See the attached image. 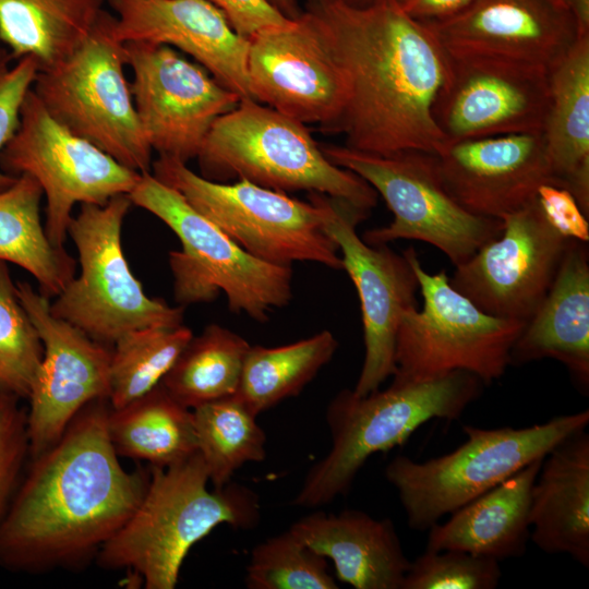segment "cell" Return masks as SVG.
<instances>
[{
  "label": "cell",
  "instance_id": "1",
  "mask_svg": "<svg viewBox=\"0 0 589 589\" xmlns=\"http://www.w3.org/2000/svg\"><path fill=\"white\" fill-rule=\"evenodd\" d=\"M107 399L86 405L29 458L0 524V566L41 574L96 557L143 498L151 471H127L110 441Z\"/></svg>",
  "mask_w": 589,
  "mask_h": 589
},
{
  "label": "cell",
  "instance_id": "2",
  "mask_svg": "<svg viewBox=\"0 0 589 589\" xmlns=\"http://www.w3.org/2000/svg\"><path fill=\"white\" fill-rule=\"evenodd\" d=\"M304 11L345 77L347 100L334 129L346 134L345 146L382 155L438 154L446 142L432 109L448 61L432 31L396 0L361 8L306 0Z\"/></svg>",
  "mask_w": 589,
  "mask_h": 589
},
{
  "label": "cell",
  "instance_id": "3",
  "mask_svg": "<svg viewBox=\"0 0 589 589\" xmlns=\"http://www.w3.org/2000/svg\"><path fill=\"white\" fill-rule=\"evenodd\" d=\"M208 482L199 452L168 467L151 466L143 498L99 550L98 566L132 572L146 589H173L190 549L214 528L259 522L260 501L251 489L230 481L211 491Z\"/></svg>",
  "mask_w": 589,
  "mask_h": 589
},
{
  "label": "cell",
  "instance_id": "4",
  "mask_svg": "<svg viewBox=\"0 0 589 589\" xmlns=\"http://www.w3.org/2000/svg\"><path fill=\"white\" fill-rule=\"evenodd\" d=\"M482 386L476 375L454 371L421 382L393 381L365 396L340 390L326 410L332 448L309 470L293 504L315 508L345 494L369 457L401 446L430 420L459 419Z\"/></svg>",
  "mask_w": 589,
  "mask_h": 589
},
{
  "label": "cell",
  "instance_id": "5",
  "mask_svg": "<svg viewBox=\"0 0 589 589\" xmlns=\"http://www.w3.org/2000/svg\"><path fill=\"white\" fill-rule=\"evenodd\" d=\"M196 157L202 177L212 181L317 192L366 211L377 203L365 180L326 158L304 123L252 98L214 121Z\"/></svg>",
  "mask_w": 589,
  "mask_h": 589
},
{
  "label": "cell",
  "instance_id": "6",
  "mask_svg": "<svg viewBox=\"0 0 589 589\" xmlns=\"http://www.w3.org/2000/svg\"><path fill=\"white\" fill-rule=\"evenodd\" d=\"M128 195L132 204L164 221L181 242L180 251L169 252L178 305L211 302L224 291L231 312L266 322L271 312L290 302L291 266L248 253L153 173H141Z\"/></svg>",
  "mask_w": 589,
  "mask_h": 589
},
{
  "label": "cell",
  "instance_id": "7",
  "mask_svg": "<svg viewBox=\"0 0 589 589\" xmlns=\"http://www.w3.org/2000/svg\"><path fill=\"white\" fill-rule=\"evenodd\" d=\"M589 423V410L554 417L527 428L464 425L467 440L455 450L422 461L397 456L385 468L408 526L424 531L447 514L544 458L568 435Z\"/></svg>",
  "mask_w": 589,
  "mask_h": 589
},
{
  "label": "cell",
  "instance_id": "8",
  "mask_svg": "<svg viewBox=\"0 0 589 589\" xmlns=\"http://www.w3.org/2000/svg\"><path fill=\"white\" fill-rule=\"evenodd\" d=\"M402 254L418 278L423 306L401 315L393 381L421 382L454 371L469 372L483 384L501 378L526 322L482 311L450 285L446 271L425 272L413 247Z\"/></svg>",
  "mask_w": 589,
  "mask_h": 589
},
{
  "label": "cell",
  "instance_id": "9",
  "mask_svg": "<svg viewBox=\"0 0 589 589\" xmlns=\"http://www.w3.org/2000/svg\"><path fill=\"white\" fill-rule=\"evenodd\" d=\"M131 204L128 194L103 205L81 204L68 228L79 253L80 274L50 303L55 316L107 346L134 329L178 326L183 321L184 306L148 297L130 269L121 230Z\"/></svg>",
  "mask_w": 589,
  "mask_h": 589
},
{
  "label": "cell",
  "instance_id": "10",
  "mask_svg": "<svg viewBox=\"0 0 589 589\" xmlns=\"http://www.w3.org/2000/svg\"><path fill=\"white\" fill-rule=\"evenodd\" d=\"M152 170L254 257L280 266L315 262L344 269L339 249L323 227L324 209L313 196L306 203L247 180L212 181L164 156Z\"/></svg>",
  "mask_w": 589,
  "mask_h": 589
},
{
  "label": "cell",
  "instance_id": "11",
  "mask_svg": "<svg viewBox=\"0 0 589 589\" xmlns=\"http://www.w3.org/2000/svg\"><path fill=\"white\" fill-rule=\"evenodd\" d=\"M104 11L85 43L60 63L39 70L32 89L50 116L121 165L151 172L152 153L124 75V46Z\"/></svg>",
  "mask_w": 589,
  "mask_h": 589
},
{
  "label": "cell",
  "instance_id": "12",
  "mask_svg": "<svg viewBox=\"0 0 589 589\" xmlns=\"http://www.w3.org/2000/svg\"><path fill=\"white\" fill-rule=\"evenodd\" d=\"M321 149L334 165L365 180L393 213L390 224L362 235L370 245L419 240L438 249L457 266L502 232V219L471 214L449 194L435 154L402 151L382 155L334 145Z\"/></svg>",
  "mask_w": 589,
  "mask_h": 589
},
{
  "label": "cell",
  "instance_id": "13",
  "mask_svg": "<svg viewBox=\"0 0 589 589\" xmlns=\"http://www.w3.org/2000/svg\"><path fill=\"white\" fill-rule=\"evenodd\" d=\"M0 169L38 181L46 196L45 230L60 249L76 203L103 205L129 194L141 177L56 121L32 88L23 100L17 130L0 153Z\"/></svg>",
  "mask_w": 589,
  "mask_h": 589
},
{
  "label": "cell",
  "instance_id": "14",
  "mask_svg": "<svg viewBox=\"0 0 589 589\" xmlns=\"http://www.w3.org/2000/svg\"><path fill=\"white\" fill-rule=\"evenodd\" d=\"M323 207V227L336 242L344 269L360 300L364 360L352 389L365 396L380 388L396 371L395 347L401 315L417 306L419 283L404 254L383 245H370L357 233L369 211L317 192H310Z\"/></svg>",
  "mask_w": 589,
  "mask_h": 589
},
{
  "label": "cell",
  "instance_id": "15",
  "mask_svg": "<svg viewBox=\"0 0 589 589\" xmlns=\"http://www.w3.org/2000/svg\"><path fill=\"white\" fill-rule=\"evenodd\" d=\"M134 107L147 142L159 156L184 164L197 156L214 121L240 97L172 47L123 44Z\"/></svg>",
  "mask_w": 589,
  "mask_h": 589
},
{
  "label": "cell",
  "instance_id": "16",
  "mask_svg": "<svg viewBox=\"0 0 589 589\" xmlns=\"http://www.w3.org/2000/svg\"><path fill=\"white\" fill-rule=\"evenodd\" d=\"M16 294L35 325L44 353L27 399L29 458L52 446L89 402L109 396L111 348L55 316L48 297L17 281Z\"/></svg>",
  "mask_w": 589,
  "mask_h": 589
},
{
  "label": "cell",
  "instance_id": "17",
  "mask_svg": "<svg viewBox=\"0 0 589 589\" xmlns=\"http://www.w3.org/2000/svg\"><path fill=\"white\" fill-rule=\"evenodd\" d=\"M447 76L432 109L446 144L543 132L550 101L549 70L493 58L447 55Z\"/></svg>",
  "mask_w": 589,
  "mask_h": 589
},
{
  "label": "cell",
  "instance_id": "18",
  "mask_svg": "<svg viewBox=\"0 0 589 589\" xmlns=\"http://www.w3.org/2000/svg\"><path fill=\"white\" fill-rule=\"evenodd\" d=\"M502 220L500 236L455 266L449 283L485 313L527 322L550 289L569 239L549 225L536 197Z\"/></svg>",
  "mask_w": 589,
  "mask_h": 589
},
{
  "label": "cell",
  "instance_id": "19",
  "mask_svg": "<svg viewBox=\"0 0 589 589\" xmlns=\"http://www.w3.org/2000/svg\"><path fill=\"white\" fill-rule=\"evenodd\" d=\"M247 73L252 99L334 132L347 85L308 12L248 38Z\"/></svg>",
  "mask_w": 589,
  "mask_h": 589
},
{
  "label": "cell",
  "instance_id": "20",
  "mask_svg": "<svg viewBox=\"0 0 589 589\" xmlns=\"http://www.w3.org/2000/svg\"><path fill=\"white\" fill-rule=\"evenodd\" d=\"M452 57H480L550 70L576 43L578 25L562 0H474L425 24Z\"/></svg>",
  "mask_w": 589,
  "mask_h": 589
},
{
  "label": "cell",
  "instance_id": "21",
  "mask_svg": "<svg viewBox=\"0 0 589 589\" xmlns=\"http://www.w3.org/2000/svg\"><path fill=\"white\" fill-rule=\"evenodd\" d=\"M449 194L477 216L503 219L543 183L556 184L542 133H514L447 143L436 154Z\"/></svg>",
  "mask_w": 589,
  "mask_h": 589
},
{
  "label": "cell",
  "instance_id": "22",
  "mask_svg": "<svg viewBox=\"0 0 589 589\" xmlns=\"http://www.w3.org/2000/svg\"><path fill=\"white\" fill-rule=\"evenodd\" d=\"M116 12L117 40L176 47L193 57L241 99L252 98L247 73L248 39L207 0H106Z\"/></svg>",
  "mask_w": 589,
  "mask_h": 589
},
{
  "label": "cell",
  "instance_id": "23",
  "mask_svg": "<svg viewBox=\"0 0 589 589\" xmlns=\"http://www.w3.org/2000/svg\"><path fill=\"white\" fill-rule=\"evenodd\" d=\"M560 361L582 392L589 387V253L569 240L545 297L526 322L510 352V365Z\"/></svg>",
  "mask_w": 589,
  "mask_h": 589
},
{
  "label": "cell",
  "instance_id": "24",
  "mask_svg": "<svg viewBox=\"0 0 589 589\" xmlns=\"http://www.w3.org/2000/svg\"><path fill=\"white\" fill-rule=\"evenodd\" d=\"M290 529L335 567L337 578L356 589H402L410 566L394 522L345 509L314 512Z\"/></svg>",
  "mask_w": 589,
  "mask_h": 589
},
{
  "label": "cell",
  "instance_id": "25",
  "mask_svg": "<svg viewBox=\"0 0 589 589\" xmlns=\"http://www.w3.org/2000/svg\"><path fill=\"white\" fill-rule=\"evenodd\" d=\"M530 539L589 567V434L565 437L544 457L531 489Z\"/></svg>",
  "mask_w": 589,
  "mask_h": 589
},
{
  "label": "cell",
  "instance_id": "26",
  "mask_svg": "<svg viewBox=\"0 0 589 589\" xmlns=\"http://www.w3.org/2000/svg\"><path fill=\"white\" fill-rule=\"evenodd\" d=\"M543 459L459 507L446 522L430 527L426 550H457L498 562L521 556L530 539L531 489Z\"/></svg>",
  "mask_w": 589,
  "mask_h": 589
},
{
  "label": "cell",
  "instance_id": "27",
  "mask_svg": "<svg viewBox=\"0 0 589 589\" xmlns=\"http://www.w3.org/2000/svg\"><path fill=\"white\" fill-rule=\"evenodd\" d=\"M543 137L557 185L589 216V33L549 70Z\"/></svg>",
  "mask_w": 589,
  "mask_h": 589
},
{
  "label": "cell",
  "instance_id": "28",
  "mask_svg": "<svg viewBox=\"0 0 589 589\" xmlns=\"http://www.w3.org/2000/svg\"><path fill=\"white\" fill-rule=\"evenodd\" d=\"M105 0H0V41L12 59L32 57L39 70L74 53L105 11Z\"/></svg>",
  "mask_w": 589,
  "mask_h": 589
},
{
  "label": "cell",
  "instance_id": "29",
  "mask_svg": "<svg viewBox=\"0 0 589 589\" xmlns=\"http://www.w3.org/2000/svg\"><path fill=\"white\" fill-rule=\"evenodd\" d=\"M107 428L120 457L168 467L197 452L192 409L159 383L125 406L109 410Z\"/></svg>",
  "mask_w": 589,
  "mask_h": 589
},
{
  "label": "cell",
  "instance_id": "30",
  "mask_svg": "<svg viewBox=\"0 0 589 589\" xmlns=\"http://www.w3.org/2000/svg\"><path fill=\"white\" fill-rule=\"evenodd\" d=\"M43 196L38 181L25 173L0 191V261L24 268L43 294L57 297L74 277L75 262L48 239L40 220Z\"/></svg>",
  "mask_w": 589,
  "mask_h": 589
},
{
  "label": "cell",
  "instance_id": "31",
  "mask_svg": "<svg viewBox=\"0 0 589 589\" xmlns=\"http://www.w3.org/2000/svg\"><path fill=\"white\" fill-rule=\"evenodd\" d=\"M337 348V339L326 329L285 346H250L236 395L259 416L297 396L330 361Z\"/></svg>",
  "mask_w": 589,
  "mask_h": 589
},
{
  "label": "cell",
  "instance_id": "32",
  "mask_svg": "<svg viewBox=\"0 0 589 589\" xmlns=\"http://www.w3.org/2000/svg\"><path fill=\"white\" fill-rule=\"evenodd\" d=\"M250 344L218 324L192 336L161 385L190 409L235 395Z\"/></svg>",
  "mask_w": 589,
  "mask_h": 589
},
{
  "label": "cell",
  "instance_id": "33",
  "mask_svg": "<svg viewBox=\"0 0 589 589\" xmlns=\"http://www.w3.org/2000/svg\"><path fill=\"white\" fill-rule=\"evenodd\" d=\"M197 452L209 481L220 489L244 464L266 456V435L256 417L235 394L192 409Z\"/></svg>",
  "mask_w": 589,
  "mask_h": 589
},
{
  "label": "cell",
  "instance_id": "34",
  "mask_svg": "<svg viewBox=\"0 0 589 589\" xmlns=\"http://www.w3.org/2000/svg\"><path fill=\"white\" fill-rule=\"evenodd\" d=\"M192 336L181 324L139 328L118 338L109 366L110 408H121L157 386Z\"/></svg>",
  "mask_w": 589,
  "mask_h": 589
},
{
  "label": "cell",
  "instance_id": "35",
  "mask_svg": "<svg viewBox=\"0 0 589 589\" xmlns=\"http://www.w3.org/2000/svg\"><path fill=\"white\" fill-rule=\"evenodd\" d=\"M245 585L250 589H337L327 558L290 528L259 543L251 552Z\"/></svg>",
  "mask_w": 589,
  "mask_h": 589
},
{
  "label": "cell",
  "instance_id": "36",
  "mask_svg": "<svg viewBox=\"0 0 589 589\" xmlns=\"http://www.w3.org/2000/svg\"><path fill=\"white\" fill-rule=\"evenodd\" d=\"M43 353L37 329L0 261V393L27 398Z\"/></svg>",
  "mask_w": 589,
  "mask_h": 589
},
{
  "label": "cell",
  "instance_id": "37",
  "mask_svg": "<svg viewBox=\"0 0 589 589\" xmlns=\"http://www.w3.org/2000/svg\"><path fill=\"white\" fill-rule=\"evenodd\" d=\"M498 561L457 550L429 551L410 562L402 589H493Z\"/></svg>",
  "mask_w": 589,
  "mask_h": 589
},
{
  "label": "cell",
  "instance_id": "38",
  "mask_svg": "<svg viewBox=\"0 0 589 589\" xmlns=\"http://www.w3.org/2000/svg\"><path fill=\"white\" fill-rule=\"evenodd\" d=\"M29 458L27 410L20 398L0 393V524Z\"/></svg>",
  "mask_w": 589,
  "mask_h": 589
},
{
  "label": "cell",
  "instance_id": "39",
  "mask_svg": "<svg viewBox=\"0 0 589 589\" xmlns=\"http://www.w3.org/2000/svg\"><path fill=\"white\" fill-rule=\"evenodd\" d=\"M38 71V63L32 57L20 58L13 65L9 61L0 63V153L17 130L23 100ZM15 179L0 169V191Z\"/></svg>",
  "mask_w": 589,
  "mask_h": 589
},
{
  "label": "cell",
  "instance_id": "40",
  "mask_svg": "<svg viewBox=\"0 0 589 589\" xmlns=\"http://www.w3.org/2000/svg\"><path fill=\"white\" fill-rule=\"evenodd\" d=\"M536 202L545 220L561 236L586 243L589 241L588 217L567 189L543 183L537 191Z\"/></svg>",
  "mask_w": 589,
  "mask_h": 589
},
{
  "label": "cell",
  "instance_id": "41",
  "mask_svg": "<svg viewBox=\"0 0 589 589\" xmlns=\"http://www.w3.org/2000/svg\"><path fill=\"white\" fill-rule=\"evenodd\" d=\"M218 8L232 28L242 37L250 38L256 33L280 27L288 20L266 0H207Z\"/></svg>",
  "mask_w": 589,
  "mask_h": 589
},
{
  "label": "cell",
  "instance_id": "42",
  "mask_svg": "<svg viewBox=\"0 0 589 589\" xmlns=\"http://www.w3.org/2000/svg\"><path fill=\"white\" fill-rule=\"evenodd\" d=\"M474 0H396L400 9L413 20L428 24L448 19Z\"/></svg>",
  "mask_w": 589,
  "mask_h": 589
},
{
  "label": "cell",
  "instance_id": "43",
  "mask_svg": "<svg viewBox=\"0 0 589 589\" xmlns=\"http://www.w3.org/2000/svg\"><path fill=\"white\" fill-rule=\"evenodd\" d=\"M580 33H589V0H564Z\"/></svg>",
  "mask_w": 589,
  "mask_h": 589
},
{
  "label": "cell",
  "instance_id": "44",
  "mask_svg": "<svg viewBox=\"0 0 589 589\" xmlns=\"http://www.w3.org/2000/svg\"><path fill=\"white\" fill-rule=\"evenodd\" d=\"M274 9L288 20H296L302 14L298 0H266Z\"/></svg>",
  "mask_w": 589,
  "mask_h": 589
},
{
  "label": "cell",
  "instance_id": "45",
  "mask_svg": "<svg viewBox=\"0 0 589 589\" xmlns=\"http://www.w3.org/2000/svg\"><path fill=\"white\" fill-rule=\"evenodd\" d=\"M346 3L353 5V7H366L372 4L376 0H344Z\"/></svg>",
  "mask_w": 589,
  "mask_h": 589
},
{
  "label": "cell",
  "instance_id": "46",
  "mask_svg": "<svg viewBox=\"0 0 589 589\" xmlns=\"http://www.w3.org/2000/svg\"><path fill=\"white\" fill-rule=\"evenodd\" d=\"M12 58L8 51V49L3 46V44L0 41V63L10 61Z\"/></svg>",
  "mask_w": 589,
  "mask_h": 589
},
{
  "label": "cell",
  "instance_id": "47",
  "mask_svg": "<svg viewBox=\"0 0 589 589\" xmlns=\"http://www.w3.org/2000/svg\"><path fill=\"white\" fill-rule=\"evenodd\" d=\"M562 1H564V0H562Z\"/></svg>",
  "mask_w": 589,
  "mask_h": 589
}]
</instances>
